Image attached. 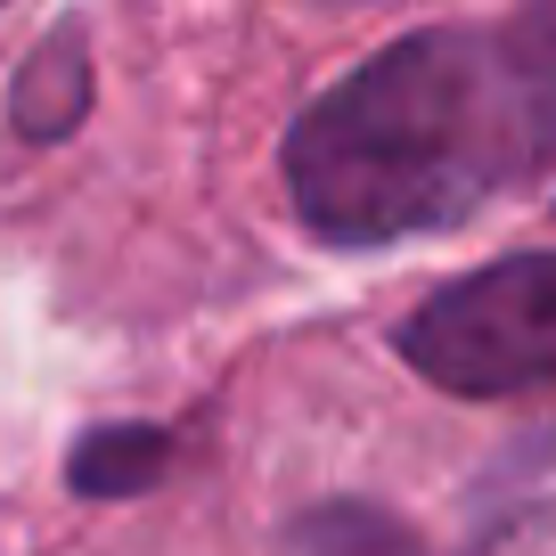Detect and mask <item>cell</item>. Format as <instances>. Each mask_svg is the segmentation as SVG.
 Listing matches in <instances>:
<instances>
[{"mask_svg": "<svg viewBox=\"0 0 556 556\" xmlns=\"http://www.w3.org/2000/svg\"><path fill=\"white\" fill-rule=\"evenodd\" d=\"M548 173L500 25H426L328 83L287 131V189L328 245L451 229Z\"/></svg>", "mask_w": 556, "mask_h": 556, "instance_id": "1", "label": "cell"}, {"mask_svg": "<svg viewBox=\"0 0 556 556\" xmlns=\"http://www.w3.org/2000/svg\"><path fill=\"white\" fill-rule=\"evenodd\" d=\"M295 556H426V540L409 532L401 516H384V507L368 500H328L312 507V516H295Z\"/></svg>", "mask_w": 556, "mask_h": 556, "instance_id": "5", "label": "cell"}, {"mask_svg": "<svg viewBox=\"0 0 556 556\" xmlns=\"http://www.w3.org/2000/svg\"><path fill=\"white\" fill-rule=\"evenodd\" d=\"M83 115H90V50H83V25H58L9 83V123L25 139H66Z\"/></svg>", "mask_w": 556, "mask_h": 556, "instance_id": "3", "label": "cell"}, {"mask_svg": "<svg viewBox=\"0 0 556 556\" xmlns=\"http://www.w3.org/2000/svg\"><path fill=\"white\" fill-rule=\"evenodd\" d=\"M500 41L516 58V83L523 106H532V131L548 148V173H556V0H523L516 17H500Z\"/></svg>", "mask_w": 556, "mask_h": 556, "instance_id": "6", "label": "cell"}, {"mask_svg": "<svg viewBox=\"0 0 556 556\" xmlns=\"http://www.w3.org/2000/svg\"><path fill=\"white\" fill-rule=\"evenodd\" d=\"M344 9H361V0H344Z\"/></svg>", "mask_w": 556, "mask_h": 556, "instance_id": "7", "label": "cell"}, {"mask_svg": "<svg viewBox=\"0 0 556 556\" xmlns=\"http://www.w3.org/2000/svg\"><path fill=\"white\" fill-rule=\"evenodd\" d=\"M401 361L467 401L556 384V245H523L434 287L401 319Z\"/></svg>", "mask_w": 556, "mask_h": 556, "instance_id": "2", "label": "cell"}, {"mask_svg": "<svg viewBox=\"0 0 556 556\" xmlns=\"http://www.w3.org/2000/svg\"><path fill=\"white\" fill-rule=\"evenodd\" d=\"M164 467H173V434L164 426H90L66 458V483L83 500H139L156 491Z\"/></svg>", "mask_w": 556, "mask_h": 556, "instance_id": "4", "label": "cell"}]
</instances>
